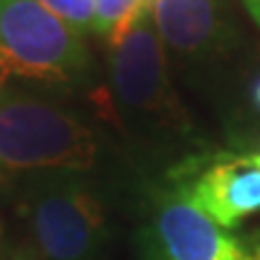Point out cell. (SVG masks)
I'll use <instances>...</instances> for the list:
<instances>
[{"instance_id":"obj_1","label":"cell","mask_w":260,"mask_h":260,"mask_svg":"<svg viewBox=\"0 0 260 260\" xmlns=\"http://www.w3.org/2000/svg\"><path fill=\"white\" fill-rule=\"evenodd\" d=\"M15 186L29 260H111L109 200L92 171L22 174Z\"/></svg>"},{"instance_id":"obj_2","label":"cell","mask_w":260,"mask_h":260,"mask_svg":"<svg viewBox=\"0 0 260 260\" xmlns=\"http://www.w3.org/2000/svg\"><path fill=\"white\" fill-rule=\"evenodd\" d=\"M63 96L0 87V169L8 174L92 171L104 161V135Z\"/></svg>"},{"instance_id":"obj_3","label":"cell","mask_w":260,"mask_h":260,"mask_svg":"<svg viewBox=\"0 0 260 260\" xmlns=\"http://www.w3.org/2000/svg\"><path fill=\"white\" fill-rule=\"evenodd\" d=\"M87 39L39 0H0V87L65 96L92 80Z\"/></svg>"},{"instance_id":"obj_4","label":"cell","mask_w":260,"mask_h":260,"mask_svg":"<svg viewBox=\"0 0 260 260\" xmlns=\"http://www.w3.org/2000/svg\"><path fill=\"white\" fill-rule=\"evenodd\" d=\"M111 44V94L116 111L138 135L157 138L176 128L178 111L167 75V51L159 41L149 5Z\"/></svg>"},{"instance_id":"obj_5","label":"cell","mask_w":260,"mask_h":260,"mask_svg":"<svg viewBox=\"0 0 260 260\" xmlns=\"http://www.w3.org/2000/svg\"><path fill=\"white\" fill-rule=\"evenodd\" d=\"M142 260H260V241L234 236L205 217L171 181L152 188L140 222Z\"/></svg>"},{"instance_id":"obj_6","label":"cell","mask_w":260,"mask_h":260,"mask_svg":"<svg viewBox=\"0 0 260 260\" xmlns=\"http://www.w3.org/2000/svg\"><path fill=\"white\" fill-rule=\"evenodd\" d=\"M171 183L222 229H236L260 212V167L239 152L188 159L171 171Z\"/></svg>"},{"instance_id":"obj_7","label":"cell","mask_w":260,"mask_h":260,"mask_svg":"<svg viewBox=\"0 0 260 260\" xmlns=\"http://www.w3.org/2000/svg\"><path fill=\"white\" fill-rule=\"evenodd\" d=\"M149 15L164 51L183 60H210L229 41L219 0H149Z\"/></svg>"},{"instance_id":"obj_8","label":"cell","mask_w":260,"mask_h":260,"mask_svg":"<svg viewBox=\"0 0 260 260\" xmlns=\"http://www.w3.org/2000/svg\"><path fill=\"white\" fill-rule=\"evenodd\" d=\"M149 0H94V37L111 41L118 31L128 27Z\"/></svg>"},{"instance_id":"obj_9","label":"cell","mask_w":260,"mask_h":260,"mask_svg":"<svg viewBox=\"0 0 260 260\" xmlns=\"http://www.w3.org/2000/svg\"><path fill=\"white\" fill-rule=\"evenodd\" d=\"M48 12L63 19L80 37H92L94 29V0H39Z\"/></svg>"},{"instance_id":"obj_10","label":"cell","mask_w":260,"mask_h":260,"mask_svg":"<svg viewBox=\"0 0 260 260\" xmlns=\"http://www.w3.org/2000/svg\"><path fill=\"white\" fill-rule=\"evenodd\" d=\"M239 154H241L243 159H248L251 164L260 167V147L258 149H239Z\"/></svg>"},{"instance_id":"obj_11","label":"cell","mask_w":260,"mask_h":260,"mask_svg":"<svg viewBox=\"0 0 260 260\" xmlns=\"http://www.w3.org/2000/svg\"><path fill=\"white\" fill-rule=\"evenodd\" d=\"M246 5H248V10H251L253 19L260 24V0H246Z\"/></svg>"},{"instance_id":"obj_12","label":"cell","mask_w":260,"mask_h":260,"mask_svg":"<svg viewBox=\"0 0 260 260\" xmlns=\"http://www.w3.org/2000/svg\"><path fill=\"white\" fill-rule=\"evenodd\" d=\"M251 96H253V104H255V109L260 111V80L253 84V94H251Z\"/></svg>"}]
</instances>
